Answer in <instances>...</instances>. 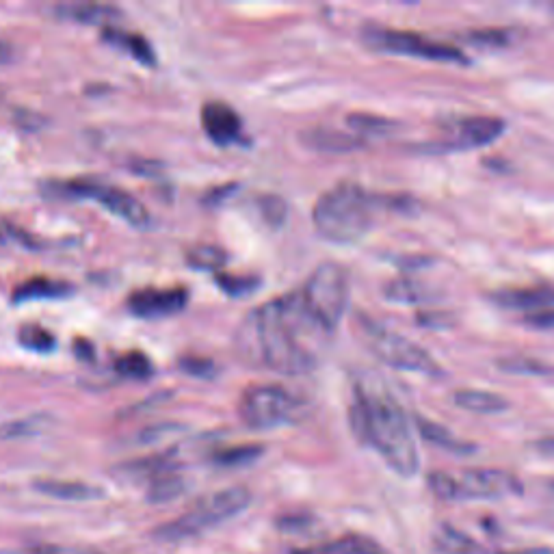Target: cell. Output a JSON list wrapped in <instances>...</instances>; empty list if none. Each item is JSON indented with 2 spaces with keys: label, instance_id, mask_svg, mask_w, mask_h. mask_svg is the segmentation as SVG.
Masks as SVG:
<instances>
[{
  "label": "cell",
  "instance_id": "7c38bea8",
  "mask_svg": "<svg viewBox=\"0 0 554 554\" xmlns=\"http://www.w3.org/2000/svg\"><path fill=\"white\" fill-rule=\"evenodd\" d=\"M187 306V290L169 288V290H139L128 299V308L135 316H145V319H156V316H169L180 312Z\"/></svg>",
  "mask_w": 554,
  "mask_h": 554
},
{
  "label": "cell",
  "instance_id": "1f68e13d",
  "mask_svg": "<svg viewBox=\"0 0 554 554\" xmlns=\"http://www.w3.org/2000/svg\"><path fill=\"white\" fill-rule=\"evenodd\" d=\"M349 126L360 130L362 135H371V133H388L390 128H394L392 120H386V117H375V115H349Z\"/></svg>",
  "mask_w": 554,
  "mask_h": 554
},
{
  "label": "cell",
  "instance_id": "8fae6325",
  "mask_svg": "<svg viewBox=\"0 0 554 554\" xmlns=\"http://www.w3.org/2000/svg\"><path fill=\"white\" fill-rule=\"evenodd\" d=\"M505 128V120H498V117H466L448 130L444 150L483 148L503 135Z\"/></svg>",
  "mask_w": 554,
  "mask_h": 554
},
{
  "label": "cell",
  "instance_id": "44dd1931",
  "mask_svg": "<svg viewBox=\"0 0 554 554\" xmlns=\"http://www.w3.org/2000/svg\"><path fill=\"white\" fill-rule=\"evenodd\" d=\"M433 546L442 554H483L481 546L474 542V539L448 524H442L440 529L433 533Z\"/></svg>",
  "mask_w": 554,
  "mask_h": 554
},
{
  "label": "cell",
  "instance_id": "74e56055",
  "mask_svg": "<svg viewBox=\"0 0 554 554\" xmlns=\"http://www.w3.org/2000/svg\"><path fill=\"white\" fill-rule=\"evenodd\" d=\"M535 448L544 455H554V438H546V440L535 442Z\"/></svg>",
  "mask_w": 554,
  "mask_h": 554
},
{
  "label": "cell",
  "instance_id": "4fadbf2b",
  "mask_svg": "<svg viewBox=\"0 0 554 554\" xmlns=\"http://www.w3.org/2000/svg\"><path fill=\"white\" fill-rule=\"evenodd\" d=\"M202 126L206 135L219 145H226L239 139L241 117L232 107L223 102H208L202 109Z\"/></svg>",
  "mask_w": 554,
  "mask_h": 554
},
{
  "label": "cell",
  "instance_id": "d4e9b609",
  "mask_svg": "<svg viewBox=\"0 0 554 554\" xmlns=\"http://www.w3.org/2000/svg\"><path fill=\"white\" fill-rule=\"evenodd\" d=\"M182 490H184V479L176 470H169L150 483L148 496L152 503H167V500H174Z\"/></svg>",
  "mask_w": 554,
  "mask_h": 554
},
{
  "label": "cell",
  "instance_id": "3957f363",
  "mask_svg": "<svg viewBox=\"0 0 554 554\" xmlns=\"http://www.w3.org/2000/svg\"><path fill=\"white\" fill-rule=\"evenodd\" d=\"M379 200L355 182H340L323 193L312 210L314 228L325 241L351 245L371 232Z\"/></svg>",
  "mask_w": 554,
  "mask_h": 554
},
{
  "label": "cell",
  "instance_id": "4316f807",
  "mask_svg": "<svg viewBox=\"0 0 554 554\" xmlns=\"http://www.w3.org/2000/svg\"><path fill=\"white\" fill-rule=\"evenodd\" d=\"M115 371L120 373L122 377L145 379V377L152 375V362L145 358L141 351H130V353H124V355H120V358H117Z\"/></svg>",
  "mask_w": 554,
  "mask_h": 554
},
{
  "label": "cell",
  "instance_id": "f35d334b",
  "mask_svg": "<svg viewBox=\"0 0 554 554\" xmlns=\"http://www.w3.org/2000/svg\"><path fill=\"white\" fill-rule=\"evenodd\" d=\"M11 61V46L5 44V42H0V65H5Z\"/></svg>",
  "mask_w": 554,
  "mask_h": 554
},
{
  "label": "cell",
  "instance_id": "ffe728a7",
  "mask_svg": "<svg viewBox=\"0 0 554 554\" xmlns=\"http://www.w3.org/2000/svg\"><path fill=\"white\" fill-rule=\"evenodd\" d=\"M57 16L63 20H74L83 24H107L122 16L120 9L111 5H98V3H85V5H61L57 9Z\"/></svg>",
  "mask_w": 554,
  "mask_h": 554
},
{
  "label": "cell",
  "instance_id": "8d00e7d4",
  "mask_svg": "<svg viewBox=\"0 0 554 554\" xmlns=\"http://www.w3.org/2000/svg\"><path fill=\"white\" fill-rule=\"evenodd\" d=\"M76 355H81V358H94V347L85 340H76Z\"/></svg>",
  "mask_w": 554,
  "mask_h": 554
},
{
  "label": "cell",
  "instance_id": "7a4b0ae2",
  "mask_svg": "<svg viewBox=\"0 0 554 554\" xmlns=\"http://www.w3.org/2000/svg\"><path fill=\"white\" fill-rule=\"evenodd\" d=\"M349 414L351 429L362 444L373 446L401 477H414L420 468L414 431L403 407L390 394L358 388Z\"/></svg>",
  "mask_w": 554,
  "mask_h": 554
},
{
  "label": "cell",
  "instance_id": "52a82bcc",
  "mask_svg": "<svg viewBox=\"0 0 554 554\" xmlns=\"http://www.w3.org/2000/svg\"><path fill=\"white\" fill-rule=\"evenodd\" d=\"M48 191H55L63 197H78V200H96L109 213L117 215L130 223L133 228H145L150 223V215L137 197L124 193L122 189L104 187L100 182L91 180H70V182H50L46 184Z\"/></svg>",
  "mask_w": 554,
  "mask_h": 554
},
{
  "label": "cell",
  "instance_id": "484cf974",
  "mask_svg": "<svg viewBox=\"0 0 554 554\" xmlns=\"http://www.w3.org/2000/svg\"><path fill=\"white\" fill-rule=\"evenodd\" d=\"M226 252H223L221 247L215 245H197L193 249H189L187 254V262L195 269L202 271H215L226 265Z\"/></svg>",
  "mask_w": 554,
  "mask_h": 554
},
{
  "label": "cell",
  "instance_id": "603a6c76",
  "mask_svg": "<svg viewBox=\"0 0 554 554\" xmlns=\"http://www.w3.org/2000/svg\"><path fill=\"white\" fill-rule=\"evenodd\" d=\"M384 297L394 303H422V301L433 299V293L427 286H422L416 280L399 277V280L386 284Z\"/></svg>",
  "mask_w": 554,
  "mask_h": 554
},
{
  "label": "cell",
  "instance_id": "83f0119b",
  "mask_svg": "<svg viewBox=\"0 0 554 554\" xmlns=\"http://www.w3.org/2000/svg\"><path fill=\"white\" fill-rule=\"evenodd\" d=\"M18 340H20V345L24 349L39 351V353H48V351L55 349V345H57V338L52 336L48 332V329L37 327V325H24V327H20Z\"/></svg>",
  "mask_w": 554,
  "mask_h": 554
},
{
  "label": "cell",
  "instance_id": "30bf717a",
  "mask_svg": "<svg viewBox=\"0 0 554 554\" xmlns=\"http://www.w3.org/2000/svg\"><path fill=\"white\" fill-rule=\"evenodd\" d=\"M457 500H498L522 494V483L507 470L470 468L455 477Z\"/></svg>",
  "mask_w": 554,
  "mask_h": 554
},
{
  "label": "cell",
  "instance_id": "9a60e30c",
  "mask_svg": "<svg viewBox=\"0 0 554 554\" xmlns=\"http://www.w3.org/2000/svg\"><path fill=\"white\" fill-rule=\"evenodd\" d=\"M293 554H384V550L371 537L345 535L334 539V542L303 548Z\"/></svg>",
  "mask_w": 554,
  "mask_h": 554
},
{
  "label": "cell",
  "instance_id": "4dcf8cb0",
  "mask_svg": "<svg viewBox=\"0 0 554 554\" xmlns=\"http://www.w3.org/2000/svg\"><path fill=\"white\" fill-rule=\"evenodd\" d=\"M262 455V446H236V448H226V451H219L215 455V464L219 466H243L249 464Z\"/></svg>",
  "mask_w": 554,
  "mask_h": 554
},
{
  "label": "cell",
  "instance_id": "ab89813d",
  "mask_svg": "<svg viewBox=\"0 0 554 554\" xmlns=\"http://www.w3.org/2000/svg\"><path fill=\"white\" fill-rule=\"evenodd\" d=\"M507 554H554V548H529V550H516Z\"/></svg>",
  "mask_w": 554,
  "mask_h": 554
},
{
  "label": "cell",
  "instance_id": "d6a6232c",
  "mask_svg": "<svg viewBox=\"0 0 554 554\" xmlns=\"http://www.w3.org/2000/svg\"><path fill=\"white\" fill-rule=\"evenodd\" d=\"M431 492L442 500H457V481L448 472H431L427 479Z\"/></svg>",
  "mask_w": 554,
  "mask_h": 554
},
{
  "label": "cell",
  "instance_id": "2e32d148",
  "mask_svg": "<svg viewBox=\"0 0 554 554\" xmlns=\"http://www.w3.org/2000/svg\"><path fill=\"white\" fill-rule=\"evenodd\" d=\"M301 139L319 152H351L362 148V137L338 133L334 128H314L303 133Z\"/></svg>",
  "mask_w": 554,
  "mask_h": 554
},
{
  "label": "cell",
  "instance_id": "b9f144b4",
  "mask_svg": "<svg viewBox=\"0 0 554 554\" xmlns=\"http://www.w3.org/2000/svg\"><path fill=\"white\" fill-rule=\"evenodd\" d=\"M552 490H554V481H552Z\"/></svg>",
  "mask_w": 554,
  "mask_h": 554
},
{
  "label": "cell",
  "instance_id": "e575fe53",
  "mask_svg": "<svg viewBox=\"0 0 554 554\" xmlns=\"http://www.w3.org/2000/svg\"><path fill=\"white\" fill-rule=\"evenodd\" d=\"M524 323L535 329H554V308L552 310H533L524 314Z\"/></svg>",
  "mask_w": 554,
  "mask_h": 554
},
{
  "label": "cell",
  "instance_id": "d6986e66",
  "mask_svg": "<svg viewBox=\"0 0 554 554\" xmlns=\"http://www.w3.org/2000/svg\"><path fill=\"white\" fill-rule=\"evenodd\" d=\"M35 490L61 500H94L102 496V490H98L94 485L78 483V481H57V479L35 481Z\"/></svg>",
  "mask_w": 554,
  "mask_h": 554
},
{
  "label": "cell",
  "instance_id": "836d02e7",
  "mask_svg": "<svg viewBox=\"0 0 554 554\" xmlns=\"http://www.w3.org/2000/svg\"><path fill=\"white\" fill-rule=\"evenodd\" d=\"M219 286L226 290L228 295L232 297H245L247 293H252V290L258 286L256 280L252 277H230V275H219L217 277Z\"/></svg>",
  "mask_w": 554,
  "mask_h": 554
},
{
  "label": "cell",
  "instance_id": "f546056e",
  "mask_svg": "<svg viewBox=\"0 0 554 554\" xmlns=\"http://www.w3.org/2000/svg\"><path fill=\"white\" fill-rule=\"evenodd\" d=\"M258 210L271 228H282L288 217V206L280 195H262L258 200Z\"/></svg>",
  "mask_w": 554,
  "mask_h": 554
},
{
  "label": "cell",
  "instance_id": "e0dca14e",
  "mask_svg": "<svg viewBox=\"0 0 554 554\" xmlns=\"http://www.w3.org/2000/svg\"><path fill=\"white\" fill-rule=\"evenodd\" d=\"M453 401L459 407H464V410L474 414H498L509 407V401L505 397H500V394L487 392V390H474V388L457 390L453 394Z\"/></svg>",
  "mask_w": 554,
  "mask_h": 554
},
{
  "label": "cell",
  "instance_id": "60d3db41",
  "mask_svg": "<svg viewBox=\"0 0 554 554\" xmlns=\"http://www.w3.org/2000/svg\"><path fill=\"white\" fill-rule=\"evenodd\" d=\"M0 554H16V552H7V550H0Z\"/></svg>",
  "mask_w": 554,
  "mask_h": 554
},
{
  "label": "cell",
  "instance_id": "277c9868",
  "mask_svg": "<svg viewBox=\"0 0 554 554\" xmlns=\"http://www.w3.org/2000/svg\"><path fill=\"white\" fill-rule=\"evenodd\" d=\"M249 503H252V492L247 487H228V490L197 500L180 518L158 526L154 535L158 539H165V542H180V539L195 537L239 516Z\"/></svg>",
  "mask_w": 554,
  "mask_h": 554
},
{
  "label": "cell",
  "instance_id": "ac0fdd59",
  "mask_svg": "<svg viewBox=\"0 0 554 554\" xmlns=\"http://www.w3.org/2000/svg\"><path fill=\"white\" fill-rule=\"evenodd\" d=\"M72 293V286L65 282L50 280V277H33V280L24 282L13 293V301H35V299H59L68 297Z\"/></svg>",
  "mask_w": 554,
  "mask_h": 554
},
{
  "label": "cell",
  "instance_id": "8992f818",
  "mask_svg": "<svg viewBox=\"0 0 554 554\" xmlns=\"http://www.w3.org/2000/svg\"><path fill=\"white\" fill-rule=\"evenodd\" d=\"M360 329L368 349H371L384 364L392 368H401V371H412V373H427V375L440 373L438 362H435L425 349L416 345V342H412L410 338L394 334L384 325H377L371 319H362Z\"/></svg>",
  "mask_w": 554,
  "mask_h": 554
},
{
  "label": "cell",
  "instance_id": "f1b7e54d",
  "mask_svg": "<svg viewBox=\"0 0 554 554\" xmlns=\"http://www.w3.org/2000/svg\"><path fill=\"white\" fill-rule=\"evenodd\" d=\"M498 368L513 375H554V368L550 364L533 358H524V355L498 360Z\"/></svg>",
  "mask_w": 554,
  "mask_h": 554
},
{
  "label": "cell",
  "instance_id": "5bb4252c",
  "mask_svg": "<svg viewBox=\"0 0 554 554\" xmlns=\"http://www.w3.org/2000/svg\"><path fill=\"white\" fill-rule=\"evenodd\" d=\"M496 301L507 308H520L526 312L533 310H552L554 308V288H520L503 290L496 295Z\"/></svg>",
  "mask_w": 554,
  "mask_h": 554
},
{
  "label": "cell",
  "instance_id": "6da1fadb",
  "mask_svg": "<svg viewBox=\"0 0 554 554\" xmlns=\"http://www.w3.org/2000/svg\"><path fill=\"white\" fill-rule=\"evenodd\" d=\"M327 334L303 303L301 293L273 299L256 308L236 332V349L249 364H262L280 375H303L316 366L310 347Z\"/></svg>",
  "mask_w": 554,
  "mask_h": 554
},
{
  "label": "cell",
  "instance_id": "9c48e42d",
  "mask_svg": "<svg viewBox=\"0 0 554 554\" xmlns=\"http://www.w3.org/2000/svg\"><path fill=\"white\" fill-rule=\"evenodd\" d=\"M366 39L373 48L392 52V55H407V57H418L429 61H453V63L468 61L461 50L446 46L442 42H433V39H427L418 33L377 29V31H368Z\"/></svg>",
  "mask_w": 554,
  "mask_h": 554
},
{
  "label": "cell",
  "instance_id": "d590c367",
  "mask_svg": "<svg viewBox=\"0 0 554 554\" xmlns=\"http://www.w3.org/2000/svg\"><path fill=\"white\" fill-rule=\"evenodd\" d=\"M180 368H184V371L191 373V375H210V371H213V364H210L208 360H182L180 362Z\"/></svg>",
  "mask_w": 554,
  "mask_h": 554
},
{
  "label": "cell",
  "instance_id": "cb8c5ba5",
  "mask_svg": "<svg viewBox=\"0 0 554 554\" xmlns=\"http://www.w3.org/2000/svg\"><path fill=\"white\" fill-rule=\"evenodd\" d=\"M416 425H418V431L425 440L438 444L442 448H448V451H453V453H472V448H474L472 444L457 440L451 431L440 427V425H435V422L425 420L422 416H416Z\"/></svg>",
  "mask_w": 554,
  "mask_h": 554
},
{
  "label": "cell",
  "instance_id": "7402d4cb",
  "mask_svg": "<svg viewBox=\"0 0 554 554\" xmlns=\"http://www.w3.org/2000/svg\"><path fill=\"white\" fill-rule=\"evenodd\" d=\"M102 37L107 39V42H111L113 46L128 50L130 55H133V57H135L139 63H143V65H154V63H156L154 48L150 46L148 39H143L141 35L124 33V31H117V29H104Z\"/></svg>",
  "mask_w": 554,
  "mask_h": 554
},
{
  "label": "cell",
  "instance_id": "5b68a950",
  "mask_svg": "<svg viewBox=\"0 0 554 554\" xmlns=\"http://www.w3.org/2000/svg\"><path fill=\"white\" fill-rule=\"evenodd\" d=\"M303 303L325 332H334L349 303V273L338 262H323L301 290Z\"/></svg>",
  "mask_w": 554,
  "mask_h": 554
},
{
  "label": "cell",
  "instance_id": "ba28073f",
  "mask_svg": "<svg viewBox=\"0 0 554 554\" xmlns=\"http://www.w3.org/2000/svg\"><path fill=\"white\" fill-rule=\"evenodd\" d=\"M239 412L245 425L254 429H271L293 420L299 407L293 394L280 386H252L243 392Z\"/></svg>",
  "mask_w": 554,
  "mask_h": 554
}]
</instances>
